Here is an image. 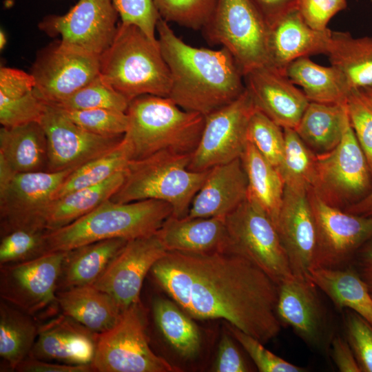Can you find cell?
I'll use <instances>...</instances> for the list:
<instances>
[{
	"mask_svg": "<svg viewBox=\"0 0 372 372\" xmlns=\"http://www.w3.org/2000/svg\"><path fill=\"white\" fill-rule=\"evenodd\" d=\"M150 273L193 318L225 320L263 344L281 330L279 285L239 254L167 251Z\"/></svg>",
	"mask_w": 372,
	"mask_h": 372,
	"instance_id": "cell-1",
	"label": "cell"
},
{
	"mask_svg": "<svg viewBox=\"0 0 372 372\" xmlns=\"http://www.w3.org/2000/svg\"><path fill=\"white\" fill-rule=\"evenodd\" d=\"M156 30L171 76L168 97L179 107L205 116L243 93V74L227 49L190 45L161 17Z\"/></svg>",
	"mask_w": 372,
	"mask_h": 372,
	"instance_id": "cell-2",
	"label": "cell"
},
{
	"mask_svg": "<svg viewBox=\"0 0 372 372\" xmlns=\"http://www.w3.org/2000/svg\"><path fill=\"white\" fill-rule=\"evenodd\" d=\"M123 136L130 161L161 151L192 154L200 141L205 116L187 111L170 98L145 94L132 100Z\"/></svg>",
	"mask_w": 372,
	"mask_h": 372,
	"instance_id": "cell-3",
	"label": "cell"
},
{
	"mask_svg": "<svg viewBox=\"0 0 372 372\" xmlns=\"http://www.w3.org/2000/svg\"><path fill=\"white\" fill-rule=\"evenodd\" d=\"M172 206L149 199L130 203L107 200L74 222L45 234V254L68 251L112 238L130 240L153 235L172 215Z\"/></svg>",
	"mask_w": 372,
	"mask_h": 372,
	"instance_id": "cell-4",
	"label": "cell"
},
{
	"mask_svg": "<svg viewBox=\"0 0 372 372\" xmlns=\"http://www.w3.org/2000/svg\"><path fill=\"white\" fill-rule=\"evenodd\" d=\"M100 75L130 102L145 94L168 97L171 76L158 41L138 27L120 23L100 56Z\"/></svg>",
	"mask_w": 372,
	"mask_h": 372,
	"instance_id": "cell-5",
	"label": "cell"
},
{
	"mask_svg": "<svg viewBox=\"0 0 372 372\" xmlns=\"http://www.w3.org/2000/svg\"><path fill=\"white\" fill-rule=\"evenodd\" d=\"M190 156L161 151L130 161L122 185L110 200L116 203L161 200L172 206V216L185 217L209 172L189 169Z\"/></svg>",
	"mask_w": 372,
	"mask_h": 372,
	"instance_id": "cell-6",
	"label": "cell"
},
{
	"mask_svg": "<svg viewBox=\"0 0 372 372\" xmlns=\"http://www.w3.org/2000/svg\"><path fill=\"white\" fill-rule=\"evenodd\" d=\"M268 30L250 0H218L211 18L203 29L209 44L228 50L243 76L267 65Z\"/></svg>",
	"mask_w": 372,
	"mask_h": 372,
	"instance_id": "cell-7",
	"label": "cell"
},
{
	"mask_svg": "<svg viewBox=\"0 0 372 372\" xmlns=\"http://www.w3.org/2000/svg\"><path fill=\"white\" fill-rule=\"evenodd\" d=\"M92 365L99 372L180 371L151 349L141 301L125 309L113 327L98 334Z\"/></svg>",
	"mask_w": 372,
	"mask_h": 372,
	"instance_id": "cell-8",
	"label": "cell"
},
{
	"mask_svg": "<svg viewBox=\"0 0 372 372\" xmlns=\"http://www.w3.org/2000/svg\"><path fill=\"white\" fill-rule=\"evenodd\" d=\"M229 249L260 268L278 285L292 274L272 220L249 195L225 218Z\"/></svg>",
	"mask_w": 372,
	"mask_h": 372,
	"instance_id": "cell-9",
	"label": "cell"
},
{
	"mask_svg": "<svg viewBox=\"0 0 372 372\" xmlns=\"http://www.w3.org/2000/svg\"><path fill=\"white\" fill-rule=\"evenodd\" d=\"M371 176L349 120L339 144L329 152L316 154V176L311 189L331 206L352 205L370 192Z\"/></svg>",
	"mask_w": 372,
	"mask_h": 372,
	"instance_id": "cell-10",
	"label": "cell"
},
{
	"mask_svg": "<svg viewBox=\"0 0 372 372\" xmlns=\"http://www.w3.org/2000/svg\"><path fill=\"white\" fill-rule=\"evenodd\" d=\"M73 170L17 173L0 180L1 235L17 229L47 232L50 207Z\"/></svg>",
	"mask_w": 372,
	"mask_h": 372,
	"instance_id": "cell-11",
	"label": "cell"
},
{
	"mask_svg": "<svg viewBox=\"0 0 372 372\" xmlns=\"http://www.w3.org/2000/svg\"><path fill=\"white\" fill-rule=\"evenodd\" d=\"M256 109L245 89L235 101L205 116L200 141L190 156L189 169L205 172L240 158L248 142V123Z\"/></svg>",
	"mask_w": 372,
	"mask_h": 372,
	"instance_id": "cell-12",
	"label": "cell"
},
{
	"mask_svg": "<svg viewBox=\"0 0 372 372\" xmlns=\"http://www.w3.org/2000/svg\"><path fill=\"white\" fill-rule=\"evenodd\" d=\"M68 251H52L0 266L1 299L33 316L57 303L56 293Z\"/></svg>",
	"mask_w": 372,
	"mask_h": 372,
	"instance_id": "cell-13",
	"label": "cell"
},
{
	"mask_svg": "<svg viewBox=\"0 0 372 372\" xmlns=\"http://www.w3.org/2000/svg\"><path fill=\"white\" fill-rule=\"evenodd\" d=\"M309 198L317 231L313 268L349 265L358 250L372 239V217L343 211L325 203L311 189Z\"/></svg>",
	"mask_w": 372,
	"mask_h": 372,
	"instance_id": "cell-14",
	"label": "cell"
},
{
	"mask_svg": "<svg viewBox=\"0 0 372 372\" xmlns=\"http://www.w3.org/2000/svg\"><path fill=\"white\" fill-rule=\"evenodd\" d=\"M31 74L40 97L47 103L54 104L100 74V56L59 41L40 52Z\"/></svg>",
	"mask_w": 372,
	"mask_h": 372,
	"instance_id": "cell-15",
	"label": "cell"
},
{
	"mask_svg": "<svg viewBox=\"0 0 372 372\" xmlns=\"http://www.w3.org/2000/svg\"><path fill=\"white\" fill-rule=\"evenodd\" d=\"M318 290L308 276L291 275L279 284L276 313L307 346L327 353L335 334Z\"/></svg>",
	"mask_w": 372,
	"mask_h": 372,
	"instance_id": "cell-16",
	"label": "cell"
},
{
	"mask_svg": "<svg viewBox=\"0 0 372 372\" xmlns=\"http://www.w3.org/2000/svg\"><path fill=\"white\" fill-rule=\"evenodd\" d=\"M118 13L112 0H79L63 15H49L42 31L60 36L62 42L100 56L115 37Z\"/></svg>",
	"mask_w": 372,
	"mask_h": 372,
	"instance_id": "cell-17",
	"label": "cell"
},
{
	"mask_svg": "<svg viewBox=\"0 0 372 372\" xmlns=\"http://www.w3.org/2000/svg\"><path fill=\"white\" fill-rule=\"evenodd\" d=\"M39 123L47 139L48 172L75 169L111 150L124 136L90 132L70 120L61 108L47 103Z\"/></svg>",
	"mask_w": 372,
	"mask_h": 372,
	"instance_id": "cell-18",
	"label": "cell"
},
{
	"mask_svg": "<svg viewBox=\"0 0 372 372\" xmlns=\"http://www.w3.org/2000/svg\"><path fill=\"white\" fill-rule=\"evenodd\" d=\"M167 252L156 233L128 240L92 285L110 294L124 311L140 302L145 277Z\"/></svg>",
	"mask_w": 372,
	"mask_h": 372,
	"instance_id": "cell-19",
	"label": "cell"
},
{
	"mask_svg": "<svg viewBox=\"0 0 372 372\" xmlns=\"http://www.w3.org/2000/svg\"><path fill=\"white\" fill-rule=\"evenodd\" d=\"M309 192L285 185L276 225L292 274L305 277L315 266L317 251L316 225Z\"/></svg>",
	"mask_w": 372,
	"mask_h": 372,
	"instance_id": "cell-20",
	"label": "cell"
},
{
	"mask_svg": "<svg viewBox=\"0 0 372 372\" xmlns=\"http://www.w3.org/2000/svg\"><path fill=\"white\" fill-rule=\"evenodd\" d=\"M243 78L258 110L282 129L296 128L310 101L283 72L266 65Z\"/></svg>",
	"mask_w": 372,
	"mask_h": 372,
	"instance_id": "cell-21",
	"label": "cell"
},
{
	"mask_svg": "<svg viewBox=\"0 0 372 372\" xmlns=\"http://www.w3.org/2000/svg\"><path fill=\"white\" fill-rule=\"evenodd\" d=\"M97 335L63 314L39 327L28 357L68 364H92Z\"/></svg>",
	"mask_w": 372,
	"mask_h": 372,
	"instance_id": "cell-22",
	"label": "cell"
},
{
	"mask_svg": "<svg viewBox=\"0 0 372 372\" xmlns=\"http://www.w3.org/2000/svg\"><path fill=\"white\" fill-rule=\"evenodd\" d=\"M332 31L310 28L296 8L289 10L269 26L267 65L284 72L292 61L328 50Z\"/></svg>",
	"mask_w": 372,
	"mask_h": 372,
	"instance_id": "cell-23",
	"label": "cell"
},
{
	"mask_svg": "<svg viewBox=\"0 0 372 372\" xmlns=\"http://www.w3.org/2000/svg\"><path fill=\"white\" fill-rule=\"evenodd\" d=\"M247 194L248 180L240 158L214 166L195 195L186 217L225 218Z\"/></svg>",
	"mask_w": 372,
	"mask_h": 372,
	"instance_id": "cell-24",
	"label": "cell"
},
{
	"mask_svg": "<svg viewBox=\"0 0 372 372\" xmlns=\"http://www.w3.org/2000/svg\"><path fill=\"white\" fill-rule=\"evenodd\" d=\"M167 251L212 253L229 251L225 218L170 216L156 232Z\"/></svg>",
	"mask_w": 372,
	"mask_h": 372,
	"instance_id": "cell-25",
	"label": "cell"
},
{
	"mask_svg": "<svg viewBox=\"0 0 372 372\" xmlns=\"http://www.w3.org/2000/svg\"><path fill=\"white\" fill-rule=\"evenodd\" d=\"M47 167V139L40 123L1 127L0 179Z\"/></svg>",
	"mask_w": 372,
	"mask_h": 372,
	"instance_id": "cell-26",
	"label": "cell"
},
{
	"mask_svg": "<svg viewBox=\"0 0 372 372\" xmlns=\"http://www.w3.org/2000/svg\"><path fill=\"white\" fill-rule=\"evenodd\" d=\"M56 298L63 314L96 334L113 327L123 312L110 294L92 285L58 291Z\"/></svg>",
	"mask_w": 372,
	"mask_h": 372,
	"instance_id": "cell-27",
	"label": "cell"
},
{
	"mask_svg": "<svg viewBox=\"0 0 372 372\" xmlns=\"http://www.w3.org/2000/svg\"><path fill=\"white\" fill-rule=\"evenodd\" d=\"M308 278L340 311H353L372 325V295L366 282L353 265L315 267Z\"/></svg>",
	"mask_w": 372,
	"mask_h": 372,
	"instance_id": "cell-28",
	"label": "cell"
},
{
	"mask_svg": "<svg viewBox=\"0 0 372 372\" xmlns=\"http://www.w3.org/2000/svg\"><path fill=\"white\" fill-rule=\"evenodd\" d=\"M127 241L107 239L68 251L62 266L59 291L93 285Z\"/></svg>",
	"mask_w": 372,
	"mask_h": 372,
	"instance_id": "cell-29",
	"label": "cell"
},
{
	"mask_svg": "<svg viewBox=\"0 0 372 372\" xmlns=\"http://www.w3.org/2000/svg\"><path fill=\"white\" fill-rule=\"evenodd\" d=\"M283 72L293 84L302 87L311 102L345 104L352 90L338 69L318 65L308 56L292 61Z\"/></svg>",
	"mask_w": 372,
	"mask_h": 372,
	"instance_id": "cell-30",
	"label": "cell"
},
{
	"mask_svg": "<svg viewBox=\"0 0 372 372\" xmlns=\"http://www.w3.org/2000/svg\"><path fill=\"white\" fill-rule=\"evenodd\" d=\"M349 120L346 103L310 101L295 130L311 150L322 154L339 144Z\"/></svg>",
	"mask_w": 372,
	"mask_h": 372,
	"instance_id": "cell-31",
	"label": "cell"
},
{
	"mask_svg": "<svg viewBox=\"0 0 372 372\" xmlns=\"http://www.w3.org/2000/svg\"><path fill=\"white\" fill-rule=\"evenodd\" d=\"M326 55L351 89L372 86V37L355 38L347 32L332 31Z\"/></svg>",
	"mask_w": 372,
	"mask_h": 372,
	"instance_id": "cell-32",
	"label": "cell"
},
{
	"mask_svg": "<svg viewBox=\"0 0 372 372\" xmlns=\"http://www.w3.org/2000/svg\"><path fill=\"white\" fill-rule=\"evenodd\" d=\"M125 170L116 173L102 183L54 199L47 216L46 231L68 225L110 200L122 185Z\"/></svg>",
	"mask_w": 372,
	"mask_h": 372,
	"instance_id": "cell-33",
	"label": "cell"
},
{
	"mask_svg": "<svg viewBox=\"0 0 372 372\" xmlns=\"http://www.w3.org/2000/svg\"><path fill=\"white\" fill-rule=\"evenodd\" d=\"M248 180V195L265 211L276 226L285 182L280 172L249 141L240 157Z\"/></svg>",
	"mask_w": 372,
	"mask_h": 372,
	"instance_id": "cell-34",
	"label": "cell"
},
{
	"mask_svg": "<svg viewBox=\"0 0 372 372\" xmlns=\"http://www.w3.org/2000/svg\"><path fill=\"white\" fill-rule=\"evenodd\" d=\"M39 328L32 316L1 300L0 356L10 369L16 370L28 358Z\"/></svg>",
	"mask_w": 372,
	"mask_h": 372,
	"instance_id": "cell-35",
	"label": "cell"
},
{
	"mask_svg": "<svg viewBox=\"0 0 372 372\" xmlns=\"http://www.w3.org/2000/svg\"><path fill=\"white\" fill-rule=\"evenodd\" d=\"M176 302L158 297L152 304L156 326L169 344L183 357H194L200 347L199 330Z\"/></svg>",
	"mask_w": 372,
	"mask_h": 372,
	"instance_id": "cell-36",
	"label": "cell"
},
{
	"mask_svg": "<svg viewBox=\"0 0 372 372\" xmlns=\"http://www.w3.org/2000/svg\"><path fill=\"white\" fill-rule=\"evenodd\" d=\"M129 161L128 149L122 138L109 152L74 169L60 186L55 199L71 192L105 181L116 173L125 170Z\"/></svg>",
	"mask_w": 372,
	"mask_h": 372,
	"instance_id": "cell-37",
	"label": "cell"
},
{
	"mask_svg": "<svg viewBox=\"0 0 372 372\" xmlns=\"http://www.w3.org/2000/svg\"><path fill=\"white\" fill-rule=\"evenodd\" d=\"M285 156L280 173L285 185L309 191L316 176V154L304 143L294 129H283Z\"/></svg>",
	"mask_w": 372,
	"mask_h": 372,
	"instance_id": "cell-38",
	"label": "cell"
},
{
	"mask_svg": "<svg viewBox=\"0 0 372 372\" xmlns=\"http://www.w3.org/2000/svg\"><path fill=\"white\" fill-rule=\"evenodd\" d=\"M247 138L280 172L285 156L283 129L256 108L248 123Z\"/></svg>",
	"mask_w": 372,
	"mask_h": 372,
	"instance_id": "cell-39",
	"label": "cell"
},
{
	"mask_svg": "<svg viewBox=\"0 0 372 372\" xmlns=\"http://www.w3.org/2000/svg\"><path fill=\"white\" fill-rule=\"evenodd\" d=\"M130 101L99 74L68 98L53 105L62 109H110L126 112ZM51 104V103H50Z\"/></svg>",
	"mask_w": 372,
	"mask_h": 372,
	"instance_id": "cell-40",
	"label": "cell"
},
{
	"mask_svg": "<svg viewBox=\"0 0 372 372\" xmlns=\"http://www.w3.org/2000/svg\"><path fill=\"white\" fill-rule=\"evenodd\" d=\"M218 0H154L160 17L192 30H203L209 21Z\"/></svg>",
	"mask_w": 372,
	"mask_h": 372,
	"instance_id": "cell-41",
	"label": "cell"
},
{
	"mask_svg": "<svg viewBox=\"0 0 372 372\" xmlns=\"http://www.w3.org/2000/svg\"><path fill=\"white\" fill-rule=\"evenodd\" d=\"M45 233L17 229L1 235L0 266L21 262L45 254Z\"/></svg>",
	"mask_w": 372,
	"mask_h": 372,
	"instance_id": "cell-42",
	"label": "cell"
},
{
	"mask_svg": "<svg viewBox=\"0 0 372 372\" xmlns=\"http://www.w3.org/2000/svg\"><path fill=\"white\" fill-rule=\"evenodd\" d=\"M61 109L74 123L95 134L122 136L128 129L129 117L126 112L103 108L81 110Z\"/></svg>",
	"mask_w": 372,
	"mask_h": 372,
	"instance_id": "cell-43",
	"label": "cell"
},
{
	"mask_svg": "<svg viewBox=\"0 0 372 372\" xmlns=\"http://www.w3.org/2000/svg\"><path fill=\"white\" fill-rule=\"evenodd\" d=\"M346 107L351 126L372 174V105L361 90L352 89Z\"/></svg>",
	"mask_w": 372,
	"mask_h": 372,
	"instance_id": "cell-44",
	"label": "cell"
},
{
	"mask_svg": "<svg viewBox=\"0 0 372 372\" xmlns=\"http://www.w3.org/2000/svg\"><path fill=\"white\" fill-rule=\"evenodd\" d=\"M45 105L35 89L17 99L0 97V123L3 127L39 123Z\"/></svg>",
	"mask_w": 372,
	"mask_h": 372,
	"instance_id": "cell-45",
	"label": "cell"
},
{
	"mask_svg": "<svg viewBox=\"0 0 372 372\" xmlns=\"http://www.w3.org/2000/svg\"><path fill=\"white\" fill-rule=\"evenodd\" d=\"M231 335L242 347L260 372H304L306 369L294 365L275 355L256 338L229 324Z\"/></svg>",
	"mask_w": 372,
	"mask_h": 372,
	"instance_id": "cell-46",
	"label": "cell"
},
{
	"mask_svg": "<svg viewBox=\"0 0 372 372\" xmlns=\"http://www.w3.org/2000/svg\"><path fill=\"white\" fill-rule=\"evenodd\" d=\"M345 338L355 354L362 372H372V325L362 316L346 310Z\"/></svg>",
	"mask_w": 372,
	"mask_h": 372,
	"instance_id": "cell-47",
	"label": "cell"
},
{
	"mask_svg": "<svg viewBox=\"0 0 372 372\" xmlns=\"http://www.w3.org/2000/svg\"><path fill=\"white\" fill-rule=\"evenodd\" d=\"M121 22L138 27L149 39L157 41L155 32L160 18L154 0H112Z\"/></svg>",
	"mask_w": 372,
	"mask_h": 372,
	"instance_id": "cell-48",
	"label": "cell"
},
{
	"mask_svg": "<svg viewBox=\"0 0 372 372\" xmlns=\"http://www.w3.org/2000/svg\"><path fill=\"white\" fill-rule=\"evenodd\" d=\"M347 6V0H298L296 8L310 28L324 31L331 19Z\"/></svg>",
	"mask_w": 372,
	"mask_h": 372,
	"instance_id": "cell-49",
	"label": "cell"
},
{
	"mask_svg": "<svg viewBox=\"0 0 372 372\" xmlns=\"http://www.w3.org/2000/svg\"><path fill=\"white\" fill-rule=\"evenodd\" d=\"M36 85L32 74L8 67L0 69V97L20 98L32 92Z\"/></svg>",
	"mask_w": 372,
	"mask_h": 372,
	"instance_id": "cell-50",
	"label": "cell"
},
{
	"mask_svg": "<svg viewBox=\"0 0 372 372\" xmlns=\"http://www.w3.org/2000/svg\"><path fill=\"white\" fill-rule=\"evenodd\" d=\"M213 371L216 372L251 371L233 339L227 333H224L220 340Z\"/></svg>",
	"mask_w": 372,
	"mask_h": 372,
	"instance_id": "cell-51",
	"label": "cell"
},
{
	"mask_svg": "<svg viewBox=\"0 0 372 372\" xmlns=\"http://www.w3.org/2000/svg\"><path fill=\"white\" fill-rule=\"evenodd\" d=\"M329 351L339 371L362 372L353 349L345 337L334 335Z\"/></svg>",
	"mask_w": 372,
	"mask_h": 372,
	"instance_id": "cell-52",
	"label": "cell"
},
{
	"mask_svg": "<svg viewBox=\"0 0 372 372\" xmlns=\"http://www.w3.org/2000/svg\"><path fill=\"white\" fill-rule=\"evenodd\" d=\"M20 372H90L95 371L92 364L74 365L53 363L32 358H27L17 367Z\"/></svg>",
	"mask_w": 372,
	"mask_h": 372,
	"instance_id": "cell-53",
	"label": "cell"
},
{
	"mask_svg": "<svg viewBox=\"0 0 372 372\" xmlns=\"http://www.w3.org/2000/svg\"><path fill=\"white\" fill-rule=\"evenodd\" d=\"M262 16L268 26L289 10L296 8L298 0H250Z\"/></svg>",
	"mask_w": 372,
	"mask_h": 372,
	"instance_id": "cell-54",
	"label": "cell"
},
{
	"mask_svg": "<svg viewBox=\"0 0 372 372\" xmlns=\"http://www.w3.org/2000/svg\"><path fill=\"white\" fill-rule=\"evenodd\" d=\"M353 265L372 292V239L358 250Z\"/></svg>",
	"mask_w": 372,
	"mask_h": 372,
	"instance_id": "cell-55",
	"label": "cell"
},
{
	"mask_svg": "<svg viewBox=\"0 0 372 372\" xmlns=\"http://www.w3.org/2000/svg\"><path fill=\"white\" fill-rule=\"evenodd\" d=\"M346 211L356 215L372 217V189L362 199L348 206Z\"/></svg>",
	"mask_w": 372,
	"mask_h": 372,
	"instance_id": "cell-56",
	"label": "cell"
},
{
	"mask_svg": "<svg viewBox=\"0 0 372 372\" xmlns=\"http://www.w3.org/2000/svg\"><path fill=\"white\" fill-rule=\"evenodd\" d=\"M366 98L372 105V86L361 90Z\"/></svg>",
	"mask_w": 372,
	"mask_h": 372,
	"instance_id": "cell-57",
	"label": "cell"
},
{
	"mask_svg": "<svg viewBox=\"0 0 372 372\" xmlns=\"http://www.w3.org/2000/svg\"><path fill=\"white\" fill-rule=\"evenodd\" d=\"M6 37L4 32L1 30L0 31V49L2 50L4 48L6 43Z\"/></svg>",
	"mask_w": 372,
	"mask_h": 372,
	"instance_id": "cell-58",
	"label": "cell"
},
{
	"mask_svg": "<svg viewBox=\"0 0 372 372\" xmlns=\"http://www.w3.org/2000/svg\"><path fill=\"white\" fill-rule=\"evenodd\" d=\"M371 295H372V292H371Z\"/></svg>",
	"mask_w": 372,
	"mask_h": 372,
	"instance_id": "cell-59",
	"label": "cell"
},
{
	"mask_svg": "<svg viewBox=\"0 0 372 372\" xmlns=\"http://www.w3.org/2000/svg\"><path fill=\"white\" fill-rule=\"evenodd\" d=\"M372 1V0H371Z\"/></svg>",
	"mask_w": 372,
	"mask_h": 372,
	"instance_id": "cell-60",
	"label": "cell"
}]
</instances>
